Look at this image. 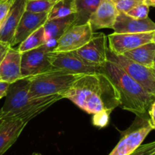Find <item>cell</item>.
Returning <instances> with one entry per match:
<instances>
[{
    "label": "cell",
    "mask_w": 155,
    "mask_h": 155,
    "mask_svg": "<svg viewBox=\"0 0 155 155\" xmlns=\"http://www.w3.org/2000/svg\"><path fill=\"white\" fill-rule=\"evenodd\" d=\"M50 1L51 2H53V4H54V3H56V2H59V1H60V0H50Z\"/></svg>",
    "instance_id": "cell-32"
},
{
    "label": "cell",
    "mask_w": 155,
    "mask_h": 155,
    "mask_svg": "<svg viewBox=\"0 0 155 155\" xmlns=\"http://www.w3.org/2000/svg\"><path fill=\"white\" fill-rule=\"evenodd\" d=\"M107 39L104 33L94 32L91 41L74 53L88 63L102 67L107 61Z\"/></svg>",
    "instance_id": "cell-11"
},
{
    "label": "cell",
    "mask_w": 155,
    "mask_h": 155,
    "mask_svg": "<svg viewBox=\"0 0 155 155\" xmlns=\"http://www.w3.org/2000/svg\"><path fill=\"white\" fill-rule=\"evenodd\" d=\"M123 56L140 65L152 68L154 64L155 44L150 42L126 52Z\"/></svg>",
    "instance_id": "cell-19"
},
{
    "label": "cell",
    "mask_w": 155,
    "mask_h": 155,
    "mask_svg": "<svg viewBox=\"0 0 155 155\" xmlns=\"http://www.w3.org/2000/svg\"><path fill=\"white\" fill-rule=\"evenodd\" d=\"M63 97L88 114L112 113L120 105L118 91L103 72L83 74Z\"/></svg>",
    "instance_id": "cell-1"
},
{
    "label": "cell",
    "mask_w": 155,
    "mask_h": 155,
    "mask_svg": "<svg viewBox=\"0 0 155 155\" xmlns=\"http://www.w3.org/2000/svg\"><path fill=\"white\" fill-rule=\"evenodd\" d=\"M153 129H155V123H153Z\"/></svg>",
    "instance_id": "cell-36"
},
{
    "label": "cell",
    "mask_w": 155,
    "mask_h": 155,
    "mask_svg": "<svg viewBox=\"0 0 155 155\" xmlns=\"http://www.w3.org/2000/svg\"><path fill=\"white\" fill-rule=\"evenodd\" d=\"M26 0H15L6 17L0 24V41L11 46L16 29L25 11Z\"/></svg>",
    "instance_id": "cell-14"
},
{
    "label": "cell",
    "mask_w": 155,
    "mask_h": 155,
    "mask_svg": "<svg viewBox=\"0 0 155 155\" xmlns=\"http://www.w3.org/2000/svg\"><path fill=\"white\" fill-rule=\"evenodd\" d=\"M152 155H155V153H153V154H152Z\"/></svg>",
    "instance_id": "cell-37"
},
{
    "label": "cell",
    "mask_w": 155,
    "mask_h": 155,
    "mask_svg": "<svg viewBox=\"0 0 155 155\" xmlns=\"http://www.w3.org/2000/svg\"><path fill=\"white\" fill-rule=\"evenodd\" d=\"M101 72L110 78L118 91L123 110L138 116H149L148 112L154 97L147 93L135 79L117 64L107 59Z\"/></svg>",
    "instance_id": "cell-3"
},
{
    "label": "cell",
    "mask_w": 155,
    "mask_h": 155,
    "mask_svg": "<svg viewBox=\"0 0 155 155\" xmlns=\"http://www.w3.org/2000/svg\"><path fill=\"white\" fill-rule=\"evenodd\" d=\"M153 129L149 116H136L132 124L121 133L118 144L109 155H129L142 144Z\"/></svg>",
    "instance_id": "cell-5"
},
{
    "label": "cell",
    "mask_w": 155,
    "mask_h": 155,
    "mask_svg": "<svg viewBox=\"0 0 155 155\" xmlns=\"http://www.w3.org/2000/svg\"><path fill=\"white\" fill-rule=\"evenodd\" d=\"M143 3L149 7H154L155 8V0H143Z\"/></svg>",
    "instance_id": "cell-31"
},
{
    "label": "cell",
    "mask_w": 155,
    "mask_h": 155,
    "mask_svg": "<svg viewBox=\"0 0 155 155\" xmlns=\"http://www.w3.org/2000/svg\"><path fill=\"white\" fill-rule=\"evenodd\" d=\"M107 59L117 64L135 79L146 91L155 97V70L140 65L123 55H116L107 50Z\"/></svg>",
    "instance_id": "cell-6"
},
{
    "label": "cell",
    "mask_w": 155,
    "mask_h": 155,
    "mask_svg": "<svg viewBox=\"0 0 155 155\" xmlns=\"http://www.w3.org/2000/svg\"><path fill=\"white\" fill-rule=\"evenodd\" d=\"M152 42H153L155 44V32H154V34H153V40H152Z\"/></svg>",
    "instance_id": "cell-34"
},
{
    "label": "cell",
    "mask_w": 155,
    "mask_h": 155,
    "mask_svg": "<svg viewBox=\"0 0 155 155\" xmlns=\"http://www.w3.org/2000/svg\"><path fill=\"white\" fill-rule=\"evenodd\" d=\"M30 81L21 78L10 84L3 106L0 109V122L3 120H22L29 123L59 100L61 94L31 97L29 95Z\"/></svg>",
    "instance_id": "cell-2"
},
{
    "label": "cell",
    "mask_w": 155,
    "mask_h": 155,
    "mask_svg": "<svg viewBox=\"0 0 155 155\" xmlns=\"http://www.w3.org/2000/svg\"><path fill=\"white\" fill-rule=\"evenodd\" d=\"M110 112L102 111L94 114L92 118V123L94 126L99 128H104L108 125L110 120Z\"/></svg>",
    "instance_id": "cell-26"
},
{
    "label": "cell",
    "mask_w": 155,
    "mask_h": 155,
    "mask_svg": "<svg viewBox=\"0 0 155 155\" xmlns=\"http://www.w3.org/2000/svg\"><path fill=\"white\" fill-rule=\"evenodd\" d=\"M21 53L11 47L0 64V81L12 84L21 79Z\"/></svg>",
    "instance_id": "cell-15"
},
{
    "label": "cell",
    "mask_w": 155,
    "mask_h": 155,
    "mask_svg": "<svg viewBox=\"0 0 155 155\" xmlns=\"http://www.w3.org/2000/svg\"><path fill=\"white\" fill-rule=\"evenodd\" d=\"M113 30L116 34H140L155 31V23L148 17L136 19L119 12Z\"/></svg>",
    "instance_id": "cell-12"
},
{
    "label": "cell",
    "mask_w": 155,
    "mask_h": 155,
    "mask_svg": "<svg viewBox=\"0 0 155 155\" xmlns=\"http://www.w3.org/2000/svg\"><path fill=\"white\" fill-rule=\"evenodd\" d=\"M75 13L74 0H60L54 3L48 12V20L63 18Z\"/></svg>",
    "instance_id": "cell-22"
},
{
    "label": "cell",
    "mask_w": 155,
    "mask_h": 155,
    "mask_svg": "<svg viewBox=\"0 0 155 155\" xmlns=\"http://www.w3.org/2000/svg\"><path fill=\"white\" fill-rule=\"evenodd\" d=\"M149 6L144 3H141L129 10L126 14L136 19H144L148 17Z\"/></svg>",
    "instance_id": "cell-25"
},
{
    "label": "cell",
    "mask_w": 155,
    "mask_h": 155,
    "mask_svg": "<svg viewBox=\"0 0 155 155\" xmlns=\"http://www.w3.org/2000/svg\"><path fill=\"white\" fill-rule=\"evenodd\" d=\"M54 47L45 44L34 50L21 53V74L22 78H30L56 69L49 60V54Z\"/></svg>",
    "instance_id": "cell-7"
},
{
    "label": "cell",
    "mask_w": 155,
    "mask_h": 155,
    "mask_svg": "<svg viewBox=\"0 0 155 155\" xmlns=\"http://www.w3.org/2000/svg\"><path fill=\"white\" fill-rule=\"evenodd\" d=\"M53 5L50 0H26L25 11L32 13L49 12Z\"/></svg>",
    "instance_id": "cell-23"
},
{
    "label": "cell",
    "mask_w": 155,
    "mask_h": 155,
    "mask_svg": "<svg viewBox=\"0 0 155 155\" xmlns=\"http://www.w3.org/2000/svg\"><path fill=\"white\" fill-rule=\"evenodd\" d=\"M155 153V141L145 144H141L129 155H152Z\"/></svg>",
    "instance_id": "cell-27"
},
{
    "label": "cell",
    "mask_w": 155,
    "mask_h": 155,
    "mask_svg": "<svg viewBox=\"0 0 155 155\" xmlns=\"http://www.w3.org/2000/svg\"><path fill=\"white\" fill-rule=\"evenodd\" d=\"M102 0H74L75 13L74 25L88 23Z\"/></svg>",
    "instance_id": "cell-20"
},
{
    "label": "cell",
    "mask_w": 155,
    "mask_h": 155,
    "mask_svg": "<svg viewBox=\"0 0 155 155\" xmlns=\"http://www.w3.org/2000/svg\"><path fill=\"white\" fill-rule=\"evenodd\" d=\"M119 11L111 0H102L89 21L94 32L104 28L113 29Z\"/></svg>",
    "instance_id": "cell-16"
},
{
    "label": "cell",
    "mask_w": 155,
    "mask_h": 155,
    "mask_svg": "<svg viewBox=\"0 0 155 155\" xmlns=\"http://www.w3.org/2000/svg\"><path fill=\"white\" fill-rule=\"evenodd\" d=\"M49 60L56 69L78 74H89L101 72L102 67L88 63L72 52H50Z\"/></svg>",
    "instance_id": "cell-8"
},
{
    "label": "cell",
    "mask_w": 155,
    "mask_h": 155,
    "mask_svg": "<svg viewBox=\"0 0 155 155\" xmlns=\"http://www.w3.org/2000/svg\"><path fill=\"white\" fill-rule=\"evenodd\" d=\"M28 123L22 120L0 122V155H3L15 144Z\"/></svg>",
    "instance_id": "cell-17"
},
{
    "label": "cell",
    "mask_w": 155,
    "mask_h": 155,
    "mask_svg": "<svg viewBox=\"0 0 155 155\" xmlns=\"http://www.w3.org/2000/svg\"><path fill=\"white\" fill-rule=\"evenodd\" d=\"M154 63H155V57H154Z\"/></svg>",
    "instance_id": "cell-38"
},
{
    "label": "cell",
    "mask_w": 155,
    "mask_h": 155,
    "mask_svg": "<svg viewBox=\"0 0 155 155\" xmlns=\"http://www.w3.org/2000/svg\"><path fill=\"white\" fill-rule=\"evenodd\" d=\"M46 44L47 43L45 40L44 28V26H42L27 37L23 42L21 43L18 50L22 53L42 47Z\"/></svg>",
    "instance_id": "cell-21"
},
{
    "label": "cell",
    "mask_w": 155,
    "mask_h": 155,
    "mask_svg": "<svg viewBox=\"0 0 155 155\" xmlns=\"http://www.w3.org/2000/svg\"><path fill=\"white\" fill-rule=\"evenodd\" d=\"M116 9L122 12H128L136 5L142 3L143 0H111Z\"/></svg>",
    "instance_id": "cell-24"
},
{
    "label": "cell",
    "mask_w": 155,
    "mask_h": 155,
    "mask_svg": "<svg viewBox=\"0 0 155 155\" xmlns=\"http://www.w3.org/2000/svg\"><path fill=\"white\" fill-rule=\"evenodd\" d=\"M48 20V12L32 13L25 11L16 29L11 47L23 42L31 34L44 26Z\"/></svg>",
    "instance_id": "cell-13"
},
{
    "label": "cell",
    "mask_w": 155,
    "mask_h": 155,
    "mask_svg": "<svg viewBox=\"0 0 155 155\" xmlns=\"http://www.w3.org/2000/svg\"><path fill=\"white\" fill-rule=\"evenodd\" d=\"M11 47V46L8 44H6V43L1 42L0 41V64L2 62V59L5 57V54L8 52V49Z\"/></svg>",
    "instance_id": "cell-28"
},
{
    "label": "cell",
    "mask_w": 155,
    "mask_h": 155,
    "mask_svg": "<svg viewBox=\"0 0 155 155\" xmlns=\"http://www.w3.org/2000/svg\"><path fill=\"white\" fill-rule=\"evenodd\" d=\"M152 68H153V69H154V70H155V63H154V64H153V67H152Z\"/></svg>",
    "instance_id": "cell-35"
},
{
    "label": "cell",
    "mask_w": 155,
    "mask_h": 155,
    "mask_svg": "<svg viewBox=\"0 0 155 155\" xmlns=\"http://www.w3.org/2000/svg\"><path fill=\"white\" fill-rule=\"evenodd\" d=\"M31 155H42V154L40 153H37V152H34V153H33Z\"/></svg>",
    "instance_id": "cell-33"
},
{
    "label": "cell",
    "mask_w": 155,
    "mask_h": 155,
    "mask_svg": "<svg viewBox=\"0 0 155 155\" xmlns=\"http://www.w3.org/2000/svg\"><path fill=\"white\" fill-rule=\"evenodd\" d=\"M155 31L140 34H113L108 35L109 49L116 55H123L126 52L152 42Z\"/></svg>",
    "instance_id": "cell-10"
},
{
    "label": "cell",
    "mask_w": 155,
    "mask_h": 155,
    "mask_svg": "<svg viewBox=\"0 0 155 155\" xmlns=\"http://www.w3.org/2000/svg\"><path fill=\"white\" fill-rule=\"evenodd\" d=\"M74 14L66 17L47 20L44 25L46 44L55 48L58 40L67 30L74 25Z\"/></svg>",
    "instance_id": "cell-18"
},
{
    "label": "cell",
    "mask_w": 155,
    "mask_h": 155,
    "mask_svg": "<svg viewBox=\"0 0 155 155\" xmlns=\"http://www.w3.org/2000/svg\"><path fill=\"white\" fill-rule=\"evenodd\" d=\"M10 84L4 81H0V99L6 96L7 91H8V87Z\"/></svg>",
    "instance_id": "cell-29"
},
{
    "label": "cell",
    "mask_w": 155,
    "mask_h": 155,
    "mask_svg": "<svg viewBox=\"0 0 155 155\" xmlns=\"http://www.w3.org/2000/svg\"><path fill=\"white\" fill-rule=\"evenodd\" d=\"M94 34L90 23L73 25L58 40L53 51L72 52L87 44Z\"/></svg>",
    "instance_id": "cell-9"
},
{
    "label": "cell",
    "mask_w": 155,
    "mask_h": 155,
    "mask_svg": "<svg viewBox=\"0 0 155 155\" xmlns=\"http://www.w3.org/2000/svg\"><path fill=\"white\" fill-rule=\"evenodd\" d=\"M82 75L63 70L53 69L30 78H28L30 81L29 95L31 97L56 94H61L63 97L73 84Z\"/></svg>",
    "instance_id": "cell-4"
},
{
    "label": "cell",
    "mask_w": 155,
    "mask_h": 155,
    "mask_svg": "<svg viewBox=\"0 0 155 155\" xmlns=\"http://www.w3.org/2000/svg\"><path fill=\"white\" fill-rule=\"evenodd\" d=\"M148 115L152 124L155 123V100L153 101V102L152 103L151 106H150V110H149L148 112Z\"/></svg>",
    "instance_id": "cell-30"
}]
</instances>
